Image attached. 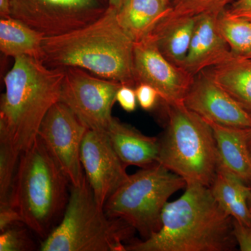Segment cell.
Returning a JSON list of instances; mask_svg holds the SVG:
<instances>
[{"instance_id":"24","label":"cell","mask_w":251,"mask_h":251,"mask_svg":"<svg viewBox=\"0 0 251 251\" xmlns=\"http://www.w3.org/2000/svg\"><path fill=\"white\" fill-rule=\"evenodd\" d=\"M20 156L7 140L0 138V204L10 202Z\"/></svg>"},{"instance_id":"5","label":"cell","mask_w":251,"mask_h":251,"mask_svg":"<svg viewBox=\"0 0 251 251\" xmlns=\"http://www.w3.org/2000/svg\"><path fill=\"white\" fill-rule=\"evenodd\" d=\"M166 128L158 138V163L186 181L210 186L219 166L211 126L184 103H162Z\"/></svg>"},{"instance_id":"25","label":"cell","mask_w":251,"mask_h":251,"mask_svg":"<svg viewBox=\"0 0 251 251\" xmlns=\"http://www.w3.org/2000/svg\"><path fill=\"white\" fill-rule=\"evenodd\" d=\"M34 244L27 231L16 225L1 232L0 251H27L33 250Z\"/></svg>"},{"instance_id":"29","label":"cell","mask_w":251,"mask_h":251,"mask_svg":"<svg viewBox=\"0 0 251 251\" xmlns=\"http://www.w3.org/2000/svg\"><path fill=\"white\" fill-rule=\"evenodd\" d=\"M18 223H22L21 216L10 202L0 204V232Z\"/></svg>"},{"instance_id":"36","label":"cell","mask_w":251,"mask_h":251,"mask_svg":"<svg viewBox=\"0 0 251 251\" xmlns=\"http://www.w3.org/2000/svg\"><path fill=\"white\" fill-rule=\"evenodd\" d=\"M245 57H249V58L251 59V54H249V55L245 56Z\"/></svg>"},{"instance_id":"12","label":"cell","mask_w":251,"mask_h":251,"mask_svg":"<svg viewBox=\"0 0 251 251\" xmlns=\"http://www.w3.org/2000/svg\"><path fill=\"white\" fill-rule=\"evenodd\" d=\"M80 160L94 198L102 207L128 179L125 163L105 132L87 129L81 146Z\"/></svg>"},{"instance_id":"28","label":"cell","mask_w":251,"mask_h":251,"mask_svg":"<svg viewBox=\"0 0 251 251\" xmlns=\"http://www.w3.org/2000/svg\"><path fill=\"white\" fill-rule=\"evenodd\" d=\"M233 234L239 250L251 251V225L233 219Z\"/></svg>"},{"instance_id":"3","label":"cell","mask_w":251,"mask_h":251,"mask_svg":"<svg viewBox=\"0 0 251 251\" xmlns=\"http://www.w3.org/2000/svg\"><path fill=\"white\" fill-rule=\"evenodd\" d=\"M64 69H50L40 60L20 56L4 77L0 100V138L20 153L37 138L41 122L58 102Z\"/></svg>"},{"instance_id":"14","label":"cell","mask_w":251,"mask_h":251,"mask_svg":"<svg viewBox=\"0 0 251 251\" xmlns=\"http://www.w3.org/2000/svg\"><path fill=\"white\" fill-rule=\"evenodd\" d=\"M220 14L199 16L183 69L193 76L234 55L219 27Z\"/></svg>"},{"instance_id":"13","label":"cell","mask_w":251,"mask_h":251,"mask_svg":"<svg viewBox=\"0 0 251 251\" xmlns=\"http://www.w3.org/2000/svg\"><path fill=\"white\" fill-rule=\"evenodd\" d=\"M184 104L206 121L251 129L250 114L203 72L195 75Z\"/></svg>"},{"instance_id":"26","label":"cell","mask_w":251,"mask_h":251,"mask_svg":"<svg viewBox=\"0 0 251 251\" xmlns=\"http://www.w3.org/2000/svg\"><path fill=\"white\" fill-rule=\"evenodd\" d=\"M137 100L143 110L150 111L156 105L159 94L151 85L145 83L138 84L135 87Z\"/></svg>"},{"instance_id":"35","label":"cell","mask_w":251,"mask_h":251,"mask_svg":"<svg viewBox=\"0 0 251 251\" xmlns=\"http://www.w3.org/2000/svg\"><path fill=\"white\" fill-rule=\"evenodd\" d=\"M161 1L163 4H166V6H169L170 0H161Z\"/></svg>"},{"instance_id":"27","label":"cell","mask_w":251,"mask_h":251,"mask_svg":"<svg viewBox=\"0 0 251 251\" xmlns=\"http://www.w3.org/2000/svg\"><path fill=\"white\" fill-rule=\"evenodd\" d=\"M116 100L126 112L134 111L138 103L134 87L122 85L117 92Z\"/></svg>"},{"instance_id":"2","label":"cell","mask_w":251,"mask_h":251,"mask_svg":"<svg viewBox=\"0 0 251 251\" xmlns=\"http://www.w3.org/2000/svg\"><path fill=\"white\" fill-rule=\"evenodd\" d=\"M134 44L117 21V10L110 7L90 25L44 37L41 62L50 69L80 68L135 88Z\"/></svg>"},{"instance_id":"19","label":"cell","mask_w":251,"mask_h":251,"mask_svg":"<svg viewBox=\"0 0 251 251\" xmlns=\"http://www.w3.org/2000/svg\"><path fill=\"white\" fill-rule=\"evenodd\" d=\"M168 11L169 6L161 0H125L117 10V18L135 43L150 35Z\"/></svg>"},{"instance_id":"11","label":"cell","mask_w":251,"mask_h":251,"mask_svg":"<svg viewBox=\"0 0 251 251\" xmlns=\"http://www.w3.org/2000/svg\"><path fill=\"white\" fill-rule=\"evenodd\" d=\"M133 72L136 85H151L165 103H184L194 79L184 69L164 57L151 34L135 43Z\"/></svg>"},{"instance_id":"1","label":"cell","mask_w":251,"mask_h":251,"mask_svg":"<svg viewBox=\"0 0 251 251\" xmlns=\"http://www.w3.org/2000/svg\"><path fill=\"white\" fill-rule=\"evenodd\" d=\"M233 219L219 205L209 186L187 184L182 196L168 202L159 230L132 239L126 251H230L235 249Z\"/></svg>"},{"instance_id":"6","label":"cell","mask_w":251,"mask_h":251,"mask_svg":"<svg viewBox=\"0 0 251 251\" xmlns=\"http://www.w3.org/2000/svg\"><path fill=\"white\" fill-rule=\"evenodd\" d=\"M135 229L105 213L85 176L71 185L67 208L59 224L41 242V251H126Z\"/></svg>"},{"instance_id":"18","label":"cell","mask_w":251,"mask_h":251,"mask_svg":"<svg viewBox=\"0 0 251 251\" xmlns=\"http://www.w3.org/2000/svg\"><path fill=\"white\" fill-rule=\"evenodd\" d=\"M209 188L213 197L225 212L239 222L251 225L249 206L251 188L243 180L219 163Z\"/></svg>"},{"instance_id":"33","label":"cell","mask_w":251,"mask_h":251,"mask_svg":"<svg viewBox=\"0 0 251 251\" xmlns=\"http://www.w3.org/2000/svg\"><path fill=\"white\" fill-rule=\"evenodd\" d=\"M248 145H249V152H250L251 158V132L250 135L249 137V140H248Z\"/></svg>"},{"instance_id":"7","label":"cell","mask_w":251,"mask_h":251,"mask_svg":"<svg viewBox=\"0 0 251 251\" xmlns=\"http://www.w3.org/2000/svg\"><path fill=\"white\" fill-rule=\"evenodd\" d=\"M186 181L157 163L129 175L107 200L103 209L109 216L126 221L143 239L159 230L168 200L186 188Z\"/></svg>"},{"instance_id":"9","label":"cell","mask_w":251,"mask_h":251,"mask_svg":"<svg viewBox=\"0 0 251 251\" xmlns=\"http://www.w3.org/2000/svg\"><path fill=\"white\" fill-rule=\"evenodd\" d=\"M64 70L59 101L66 104L88 129L106 131L122 84L89 74L80 68Z\"/></svg>"},{"instance_id":"22","label":"cell","mask_w":251,"mask_h":251,"mask_svg":"<svg viewBox=\"0 0 251 251\" xmlns=\"http://www.w3.org/2000/svg\"><path fill=\"white\" fill-rule=\"evenodd\" d=\"M218 23L221 34L233 53L241 56L251 54V21L228 17L221 13Z\"/></svg>"},{"instance_id":"23","label":"cell","mask_w":251,"mask_h":251,"mask_svg":"<svg viewBox=\"0 0 251 251\" xmlns=\"http://www.w3.org/2000/svg\"><path fill=\"white\" fill-rule=\"evenodd\" d=\"M235 0H170L169 11L162 19L221 14Z\"/></svg>"},{"instance_id":"16","label":"cell","mask_w":251,"mask_h":251,"mask_svg":"<svg viewBox=\"0 0 251 251\" xmlns=\"http://www.w3.org/2000/svg\"><path fill=\"white\" fill-rule=\"evenodd\" d=\"M206 122L214 133L220 163L246 184L251 182V158L248 145L251 129Z\"/></svg>"},{"instance_id":"20","label":"cell","mask_w":251,"mask_h":251,"mask_svg":"<svg viewBox=\"0 0 251 251\" xmlns=\"http://www.w3.org/2000/svg\"><path fill=\"white\" fill-rule=\"evenodd\" d=\"M198 18L199 16L162 19L151 33L158 49L164 57L182 69Z\"/></svg>"},{"instance_id":"30","label":"cell","mask_w":251,"mask_h":251,"mask_svg":"<svg viewBox=\"0 0 251 251\" xmlns=\"http://www.w3.org/2000/svg\"><path fill=\"white\" fill-rule=\"evenodd\" d=\"M223 13L228 17L251 21V0H235Z\"/></svg>"},{"instance_id":"32","label":"cell","mask_w":251,"mask_h":251,"mask_svg":"<svg viewBox=\"0 0 251 251\" xmlns=\"http://www.w3.org/2000/svg\"><path fill=\"white\" fill-rule=\"evenodd\" d=\"M124 1L125 0H110V7L118 10L123 4Z\"/></svg>"},{"instance_id":"31","label":"cell","mask_w":251,"mask_h":251,"mask_svg":"<svg viewBox=\"0 0 251 251\" xmlns=\"http://www.w3.org/2000/svg\"><path fill=\"white\" fill-rule=\"evenodd\" d=\"M11 0H0V18L11 16Z\"/></svg>"},{"instance_id":"34","label":"cell","mask_w":251,"mask_h":251,"mask_svg":"<svg viewBox=\"0 0 251 251\" xmlns=\"http://www.w3.org/2000/svg\"><path fill=\"white\" fill-rule=\"evenodd\" d=\"M249 208H250V210L251 211V191H250V194H249Z\"/></svg>"},{"instance_id":"8","label":"cell","mask_w":251,"mask_h":251,"mask_svg":"<svg viewBox=\"0 0 251 251\" xmlns=\"http://www.w3.org/2000/svg\"><path fill=\"white\" fill-rule=\"evenodd\" d=\"M110 7V0H11V16L51 37L90 25Z\"/></svg>"},{"instance_id":"17","label":"cell","mask_w":251,"mask_h":251,"mask_svg":"<svg viewBox=\"0 0 251 251\" xmlns=\"http://www.w3.org/2000/svg\"><path fill=\"white\" fill-rule=\"evenodd\" d=\"M202 72L251 115V58L234 54L227 60Z\"/></svg>"},{"instance_id":"10","label":"cell","mask_w":251,"mask_h":251,"mask_svg":"<svg viewBox=\"0 0 251 251\" xmlns=\"http://www.w3.org/2000/svg\"><path fill=\"white\" fill-rule=\"evenodd\" d=\"M87 129L76 115L59 100L46 114L38 133L72 186H79L85 178L80 151Z\"/></svg>"},{"instance_id":"4","label":"cell","mask_w":251,"mask_h":251,"mask_svg":"<svg viewBox=\"0 0 251 251\" xmlns=\"http://www.w3.org/2000/svg\"><path fill=\"white\" fill-rule=\"evenodd\" d=\"M70 181L39 136L20 156L10 204L23 224L45 239L62 220Z\"/></svg>"},{"instance_id":"21","label":"cell","mask_w":251,"mask_h":251,"mask_svg":"<svg viewBox=\"0 0 251 251\" xmlns=\"http://www.w3.org/2000/svg\"><path fill=\"white\" fill-rule=\"evenodd\" d=\"M44 37L12 16L0 18V51L5 56H28L41 61Z\"/></svg>"},{"instance_id":"15","label":"cell","mask_w":251,"mask_h":251,"mask_svg":"<svg viewBox=\"0 0 251 251\" xmlns=\"http://www.w3.org/2000/svg\"><path fill=\"white\" fill-rule=\"evenodd\" d=\"M105 133L127 167L143 168L158 163V138L143 134L135 127L114 117Z\"/></svg>"}]
</instances>
